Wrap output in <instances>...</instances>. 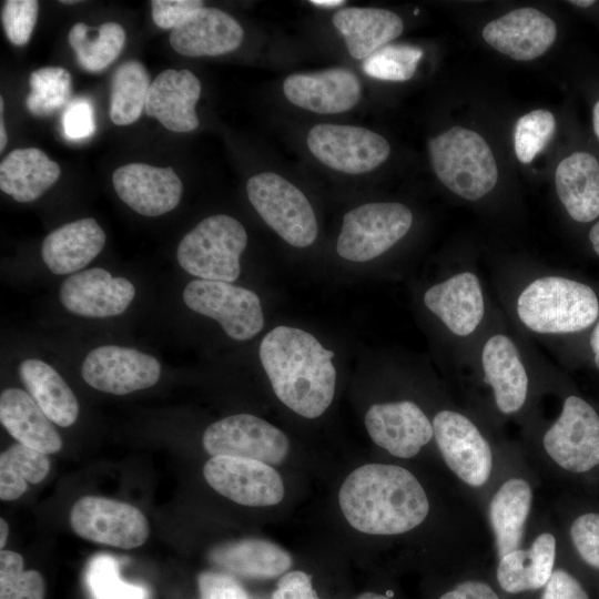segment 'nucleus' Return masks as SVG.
<instances>
[{
  "label": "nucleus",
  "instance_id": "obj_1",
  "mask_svg": "<svg viewBox=\"0 0 599 599\" xmlns=\"http://www.w3.org/2000/svg\"><path fill=\"white\" fill-rule=\"evenodd\" d=\"M348 524L369 535H398L419 526L429 501L418 479L407 469L367 464L353 470L338 493Z\"/></svg>",
  "mask_w": 599,
  "mask_h": 599
},
{
  "label": "nucleus",
  "instance_id": "obj_2",
  "mask_svg": "<svg viewBox=\"0 0 599 599\" xmlns=\"http://www.w3.org/2000/svg\"><path fill=\"white\" fill-rule=\"evenodd\" d=\"M334 352L312 334L280 325L260 345V359L277 398L305 418L321 416L331 405L336 383Z\"/></svg>",
  "mask_w": 599,
  "mask_h": 599
},
{
  "label": "nucleus",
  "instance_id": "obj_3",
  "mask_svg": "<svg viewBox=\"0 0 599 599\" xmlns=\"http://www.w3.org/2000/svg\"><path fill=\"white\" fill-rule=\"evenodd\" d=\"M525 326L542 334L582 331L597 319L599 302L593 290L580 282L546 276L530 283L517 300Z\"/></svg>",
  "mask_w": 599,
  "mask_h": 599
},
{
  "label": "nucleus",
  "instance_id": "obj_4",
  "mask_svg": "<svg viewBox=\"0 0 599 599\" xmlns=\"http://www.w3.org/2000/svg\"><path fill=\"white\" fill-rule=\"evenodd\" d=\"M429 156L439 181L453 193L476 201L498 180L493 151L477 132L454 126L429 140Z\"/></svg>",
  "mask_w": 599,
  "mask_h": 599
},
{
  "label": "nucleus",
  "instance_id": "obj_5",
  "mask_svg": "<svg viewBox=\"0 0 599 599\" xmlns=\"http://www.w3.org/2000/svg\"><path fill=\"white\" fill-rule=\"evenodd\" d=\"M247 234L234 217L212 215L181 240L176 257L181 267L201 280L231 283L240 276V256Z\"/></svg>",
  "mask_w": 599,
  "mask_h": 599
},
{
  "label": "nucleus",
  "instance_id": "obj_6",
  "mask_svg": "<svg viewBox=\"0 0 599 599\" xmlns=\"http://www.w3.org/2000/svg\"><path fill=\"white\" fill-rule=\"evenodd\" d=\"M246 193L263 221L286 243L307 247L316 240L313 207L294 184L276 173L264 172L248 180Z\"/></svg>",
  "mask_w": 599,
  "mask_h": 599
},
{
  "label": "nucleus",
  "instance_id": "obj_7",
  "mask_svg": "<svg viewBox=\"0 0 599 599\" xmlns=\"http://www.w3.org/2000/svg\"><path fill=\"white\" fill-rule=\"evenodd\" d=\"M412 223L410 210L400 203L361 205L344 215L336 251L352 262L373 260L405 236Z\"/></svg>",
  "mask_w": 599,
  "mask_h": 599
},
{
  "label": "nucleus",
  "instance_id": "obj_8",
  "mask_svg": "<svg viewBox=\"0 0 599 599\" xmlns=\"http://www.w3.org/2000/svg\"><path fill=\"white\" fill-rule=\"evenodd\" d=\"M183 301L190 309L217 321L236 341L252 338L264 325L258 296L227 282L193 280L183 291Z\"/></svg>",
  "mask_w": 599,
  "mask_h": 599
},
{
  "label": "nucleus",
  "instance_id": "obj_9",
  "mask_svg": "<svg viewBox=\"0 0 599 599\" xmlns=\"http://www.w3.org/2000/svg\"><path fill=\"white\" fill-rule=\"evenodd\" d=\"M69 521L81 538L122 549L142 546L150 532L148 519L139 508L98 496L77 500Z\"/></svg>",
  "mask_w": 599,
  "mask_h": 599
},
{
  "label": "nucleus",
  "instance_id": "obj_10",
  "mask_svg": "<svg viewBox=\"0 0 599 599\" xmlns=\"http://www.w3.org/2000/svg\"><path fill=\"white\" fill-rule=\"evenodd\" d=\"M213 456H232L268 465L284 461L290 451L286 435L271 423L250 414H237L211 424L202 437Z\"/></svg>",
  "mask_w": 599,
  "mask_h": 599
},
{
  "label": "nucleus",
  "instance_id": "obj_11",
  "mask_svg": "<svg viewBox=\"0 0 599 599\" xmlns=\"http://www.w3.org/2000/svg\"><path fill=\"white\" fill-rule=\"evenodd\" d=\"M306 141L311 153L319 162L348 174L369 172L390 153L385 138L359 126L317 124L309 130Z\"/></svg>",
  "mask_w": 599,
  "mask_h": 599
},
{
  "label": "nucleus",
  "instance_id": "obj_12",
  "mask_svg": "<svg viewBox=\"0 0 599 599\" xmlns=\"http://www.w3.org/2000/svg\"><path fill=\"white\" fill-rule=\"evenodd\" d=\"M544 447L568 471L592 469L599 465V415L582 398L567 397L559 418L544 436Z\"/></svg>",
  "mask_w": 599,
  "mask_h": 599
},
{
  "label": "nucleus",
  "instance_id": "obj_13",
  "mask_svg": "<svg viewBox=\"0 0 599 599\" xmlns=\"http://www.w3.org/2000/svg\"><path fill=\"white\" fill-rule=\"evenodd\" d=\"M203 476L215 491L240 505L267 507L284 497L281 475L258 460L213 456L204 464Z\"/></svg>",
  "mask_w": 599,
  "mask_h": 599
},
{
  "label": "nucleus",
  "instance_id": "obj_14",
  "mask_svg": "<svg viewBox=\"0 0 599 599\" xmlns=\"http://www.w3.org/2000/svg\"><path fill=\"white\" fill-rule=\"evenodd\" d=\"M434 436L449 469L471 487L483 486L493 468L489 444L463 414L441 410L433 420Z\"/></svg>",
  "mask_w": 599,
  "mask_h": 599
},
{
  "label": "nucleus",
  "instance_id": "obj_15",
  "mask_svg": "<svg viewBox=\"0 0 599 599\" xmlns=\"http://www.w3.org/2000/svg\"><path fill=\"white\" fill-rule=\"evenodd\" d=\"M81 373L94 389L126 395L156 384L161 365L155 357L138 349L103 345L87 355Z\"/></svg>",
  "mask_w": 599,
  "mask_h": 599
},
{
  "label": "nucleus",
  "instance_id": "obj_16",
  "mask_svg": "<svg viewBox=\"0 0 599 599\" xmlns=\"http://www.w3.org/2000/svg\"><path fill=\"white\" fill-rule=\"evenodd\" d=\"M372 440L398 458H412L429 443L433 424L410 400L374 404L365 415Z\"/></svg>",
  "mask_w": 599,
  "mask_h": 599
},
{
  "label": "nucleus",
  "instance_id": "obj_17",
  "mask_svg": "<svg viewBox=\"0 0 599 599\" xmlns=\"http://www.w3.org/2000/svg\"><path fill=\"white\" fill-rule=\"evenodd\" d=\"M135 295L134 285L124 277L93 267L70 275L60 286L63 307L80 316L104 318L122 314Z\"/></svg>",
  "mask_w": 599,
  "mask_h": 599
},
{
  "label": "nucleus",
  "instance_id": "obj_18",
  "mask_svg": "<svg viewBox=\"0 0 599 599\" xmlns=\"http://www.w3.org/2000/svg\"><path fill=\"white\" fill-rule=\"evenodd\" d=\"M118 196L144 216L165 214L180 203L183 185L172 167L130 163L112 174Z\"/></svg>",
  "mask_w": 599,
  "mask_h": 599
},
{
  "label": "nucleus",
  "instance_id": "obj_19",
  "mask_svg": "<svg viewBox=\"0 0 599 599\" xmlns=\"http://www.w3.org/2000/svg\"><path fill=\"white\" fill-rule=\"evenodd\" d=\"M556 37L555 21L529 7L512 10L483 29V38L490 47L517 61H530L542 55Z\"/></svg>",
  "mask_w": 599,
  "mask_h": 599
},
{
  "label": "nucleus",
  "instance_id": "obj_20",
  "mask_svg": "<svg viewBox=\"0 0 599 599\" xmlns=\"http://www.w3.org/2000/svg\"><path fill=\"white\" fill-rule=\"evenodd\" d=\"M283 92L294 105L307 111L333 114L354 108L362 97L357 75L345 68L295 73L283 82Z\"/></svg>",
  "mask_w": 599,
  "mask_h": 599
},
{
  "label": "nucleus",
  "instance_id": "obj_21",
  "mask_svg": "<svg viewBox=\"0 0 599 599\" xmlns=\"http://www.w3.org/2000/svg\"><path fill=\"white\" fill-rule=\"evenodd\" d=\"M200 95L201 82L191 71L167 69L151 82L144 111L170 131L191 132L199 126Z\"/></svg>",
  "mask_w": 599,
  "mask_h": 599
},
{
  "label": "nucleus",
  "instance_id": "obj_22",
  "mask_svg": "<svg viewBox=\"0 0 599 599\" xmlns=\"http://www.w3.org/2000/svg\"><path fill=\"white\" fill-rule=\"evenodd\" d=\"M243 37V28L229 13L203 7L171 31L170 44L181 55L213 57L236 50Z\"/></svg>",
  "mask_w": 599,
  "mask_h": 599
},
{
  "label": "nucleus",
  "instance_id": "obj_23",
  "mask_svg": "<svg viewBox=\"0 0 599 599\" xmlns=\"http://www.w3.org/2000/svg\"><path fill=\"white\" fill-rule=\"evenodd\" d=\"M426 307L458 336L471 334L485 313L484 296L477 276L470 272L456 274L428 288Z\"/></svg>",
  "mask_w": 599,
  "mask_h": 599
},
{
  "label": "nucleus",
  "instance_id": "obj_24",
  "mask_svg": "<svg viewBox=\"0 0 599 599\" xmlns=\"http://www.w3.org/2000/svg\"><path fill=\"white\" fill-rule=\"evenodd\" d=\"M105 240L104 231L94 219H80L49 233L42 242L41 256L53 274H71L95 258Z\"/></svg>",
  "mask_w": 599,
  "mask_h": 599
},
{
  "label": "nucleus",
  "instance_id": "obj_25",
  "mask_svg": "<svg viewBox=\"0 0 599 599\" xmlns=\"http://www.w3.org/2000/svg\"><path fill=\"white\" fill-rule=\"evenodd\" d=\"M481 363L498 409L504 414L519 410L527 397L528 376L514 342L502 334L491 336L484 345Z\"/></svg>",
  "mask_w": 599,
  "mask_h": 599
},
{
  "label": "nucleus",
  "instance_id": "obj_26",
  "mask_svg": "<svg viewBox=\"0 0 599 599\" xmlns=\"http://www.w3.org/2000/svg\"><path fill=\"white\" fill-rule=\"evenodd\" d=\"M0 420L18 443L35 450L54 454L63 446L53 422L28 392L8 388L1 393Z\"/></svg>",
  "mask_w": 599,
  "mask_h": 599
},
{
  "label": "nucleus",
  "instance_id": "obj_27",
  "mask_svg": "<svg viewBox=\"0 0 599 599\" xmlns=\"http://www.w3.org/2000/svg\"><path fill=\"white\" fill-rule=\"evenodd\" d=\"M333 24L344 37L349 54L357 60L367 59L404 30L398 14L377 8L338 10L333 16Z\"/></svg>",
  "mask_w": 599,
  "mask_h": 599
},
{
  "label": "nucleus",
  "instance_id": "obj_28",
  "mask_svg": "<svg viewBox=\"0 0 599 599\" xmlns=\"http://www.w3.org/2000/svg\"><path fill=\"white\" fill-rule=\"evenodd\" d=\"M557 194L568 214L587 223L599 215V162L588 152L565 158L555 174Z\"/></svg>",
  "mask_w": 599,
  "mask_h": 599
},
{
  "label": "nucleus",
  "instance_id": "obj_29",
  "mask_svg": "<svg viewBox=\"0 0 599 599\" xmlns=\"http://www.w3.org/2000/svg\"><path fill=\"white\" fill-rule=\"evenodd\" d=\"M210 559L225 571L252 579L275 578L286 573L293 564L284 548L255 538L221 545L211 551Z\"/></svg>",
  "mask_w": 599,
  "mask_h": 599
},
{
  "label": "nucleus",
  "instance_id": "obj_30",
  "mask_svg": "<svg viewBox=\"0 0 599 599\" xmlns=\"http://www.w3.org/2000/svg\"><path fill=\"white\" fill-rule=\"evenodd\" d=\"M60 174L59 164L40 149H14L1 161L0 189L18 202H31L50 189Z\"/></svg>",
  "mask_w": 599,
  "mask_h": 599
},
{
  "label": "nucleus",
  "instance_id": "obj_31",
  "mask_svg": "<svg viewBox=\"0 0 599 599\" xmlns=\"http://www.w3.org/2000/svg\"><path fill=\"white\" fill-rule=\"evenodd\" d=\"M556 539L540 534L527 550L516 549L500 558L497 580L508 593H519L545 587L554 572Z\"/></svg>",
  "mask_w": 599,
  "mask_h": 599
},
{
  "label": "nucleus",
  "instance_id": "obj_32",
  "mask_svg": "<svg viewBox=\"0 0 599 599\" xmlns=\"http://www.w3.org/2000/svg\"><path fill=\"white\" fill-rule=\"evenodd\" d=\"M27 392L57 425L69 427L79 415V404L61 375L43 361L30 358L19 366Z\"/></svg>",
  "mask_w": 599,
  "mask_h": 599
},
{
  "label": "nucleus",
  "instance_id": "obj_33",
  "mask_svg": "<svg viewBox=\"0 0 599 599\" xmlns=\"http://www.w3.org/2000/svg\"><path fill=\"white\" fill-rule=\"evenodd\" d=\"M532 493L520 478L505 481L489 504V520L499 558L518 549L530 512Z\"/></svg>",
  "mask_w": 599,
  "mask_h": 599
},
{
  "label": "nucleus",
  "instance_id": "obj_34",
  "mask_svg": "<svg viewBox=\"0 0 599 599\" xmlns=\"http://www.w3.org/2000/svg\"><path fill=\"white\" fill-rule=\"evenodd\" d=\"M68 41L83 70L100 72L122 52L125 31L116 22H105L95 29L78 22L70 29Z\"/></svg>",
  "mask_w": 599,
  "mask_h": 599
},
{
  "label": "nucleus",
  "instance_id": "obj_35",
  "mask_svg": "<svg viewBox=\"0 0 599 599\" xmlns=\"http://www.w3.org/2000/svg\"><path fill=\"white\" fill-rule=\"evenodd\" d=\"M150 85V74L144 64L138 60L121 63L111 81V121L116 125L134 123L145 109Z\"/></svg>",
  "mask_w": 599,
  "mask_h": 599
},
{
  "label": "nucleus",
  "instance_id": "obj_36",
  "mask_svg": "<svg viewBox=\"0 0 599 599\" xmlns=\"http://www.w3.org/2000/svg\"><path fill=\"white\" fill-rule=\"evenodd\" d=\"M50 470L48 454L17 443L0 455V498L11 501L21 497L28 483L39 484Z\"/></svg>",
  "mask_w": 599,
  "mask_h": 599
},
{
  "label": "nucleus",
  "instance_id": "obj_37",
  "mask_svg": "<svg viewBox=\"0 0 599 599\" xmlns=\"http://www.w3.org/2000/svg\"><path fill=\"white\" fill-rule=\"evenodd\" d=\"M30 93L26 104L31 114L48 116L61 109L71 94L72 78L61 67L34 70L29 78Z\"/></svg>",
  "mask_w": 599,
  "mask_h": 599
},
{
  "label": "nucleus",
  "instance_id": "obj_38",
  "mask_svg": "<svg viewBox=\"0 0 599 599\" xmlns=\"http://www.w3.org/2000/svg\"><path fill=\"white\" fill-rule=\"evenodd\" d=\"M423 50L409 44H387L363 63V71L372 78L385 81H407L416 72Z\"/></svg>",
  "mask_w": 599,
  "mask_h": 599
},
{
  "label": "nucleus",
  "instance_id": "obj_39",
  "mask_svg": "<svg viewBox=\"0 0 599 599\" xmlns=\"http://www.w3.org/2000/svg\"><path fill=\"white\" fill-rule=\"evenodd\" d=\"M20 554L0 552V599H43L45 582L37 570H24Z\"/></svg>",
  "mask_w": 599,
  "mask_h": 599
},
{
  "label": "nucleus",
  "instance_id": "obj_40",
  "mask_svg": "<svg viewBox=\"0 0 599 599\" xmlns=\"http://www.w3.org/2000/svg\"><path fill=\"white\" fill-rule=\"evenodd\" d=\"M88 587L94 599H146L143 587L120 578L116 561L110 556H97L85 572Z\"/></svg>",
  "mask_w": 599,
  "mask_h": 599
},
{
  "label": "nucleus",
  "instance_id": "obj_41",
  "mask_svg": "<svg viewBox=\"0 0 599 599\" xmlns=\"http://www.w3.org/2000/svg\"><path fill=\"white\" fill-rule=\"evenodd\" d=\"M556 130V119L550 111L534 110L516 122L514 149L517 159L530 163L551 140Z\"/></svg>",
  "mask_w": 599,
  "mask_h": 599
},
{
  "label": "nucleus",
  "instance_id": "obj_42",
  "mask_svg": "<svg viewBox=\"0 0 599 599\" xmlns=\"http://www.w3.org/2000/svg\"><path fill=\"white\" fill-rule=\"evenodd\" d=\"M39 12L35 0H7L2 4L1 21L9 41L14 45L26 44L33 32Z\"/></svg>",
  "mask_w": 599,
  "mask_h": 599
},
{
  "label": "nucleus",
  "instance_id": "obj_43",
  "mask_svg": "<svg viewBox=\"0 0 599 599\" xmlns=\"http://www.w3.org/2000/svg\"><path fill=\"white\" fill-rule=\"evenodd\" d=\"M570 536L581 559L599 569V514L579 516L571 525Z\"/></svg>",
  "mask_w": 599,
  "mask_h": 599
},
{
  "label": "nucleus",
  "instance_id": "obj_44",
  "mask_svg": "<svg viewBox=\"0 0 599 599\" xmlns=\"http://www.w3.org/2000/svg\"><path fill=\"white\" fill-rule=\"evenodd\" d=\"M64 135L72 141L90 138L95 131L94 111L91 102L84 98L71 100L62 115Z\"/></svg>",
  "mask_w": 599,
  "mask_h": 599
},
{
  "label": "nucleus",
  "instance_id": "obj_45",
  "mask_svg": "<svg viewBox=\"0 0 599 599\" xmlns=\"http://www.w3.org/2000/svg\"><path fill=\"white\" fill-rule=\"evenodd\" d=\"M152 19L155 26L165 30H174L186 21L194 12L204 7L200 0H153L151 1Z\"/></svg>",
  "mask_w": 599,
  "mask_h": 599
},
{
  "label": "nucleus",
  "instance_id": "obj_46",
  "mask_svg": "<svg viewBox=\"0 0 599 599\" xmlns=\"http://www.w3.org/2000/svg\"><path fill=\"white\" fill-rule=\"evenodd\" d=\"M200 599H247L242 585L224 572L203 571L197 577Z\"/></svg>",
  "mask_w": 599,
  "mask_h": 599
},
{
  "label": "nucleus",
  "instance_id": "obj_47",
  "mask_svg": "<svg viewBox=\"0 0 599 599\" xmlns=\"http://www.w3.org/2000/svg\"><path fill=\"white\" fill-rule=\"evenodd\" d=\"M272 599H319L312 585V576L294 570L284 573L272 593Z\"/></svg>",
  "mask_w": 599,
  "mask_h": 599
},
{
  "label": "nucleus",
  "instance_id": "obj_48",
  "mask_svg": "<svg viewBox=\"0 0 599 599\" xmlns=\"http://www.w3.org/2000/svg\"><path fill=\"white\" fill-rule=\"evenodd\" d=\"M541 599H589L580 582L564 569L554 570Z\"/></svg>",
  "mask_w": 599,
  "mask_h": 599
},
{
  "label": "nucleus",
  "instance_id": "obj_49",
  "mask_svg": "<svg viewBox=\"0 0 599 599\" xmlns=\"http://www.w3.org/2000/svg\"><path fill=\"white\" fill-rule=\"evenodd\" d=\"M439 599H499V597L488 583L467 580L445 592Z\"/></svg>",
  "mask_w": 599,
  "mask_h": 599
},
{
  "label": "nucleus",
  "instance_id": "obj_50",
  "mask_svg": "<svg viewBox=\"0 0 599 599\" xmlns=\"http://www.w3.org/2000/svg\"><path fill=\"white\" fill-rule=\"evenodd\" d=\"M590 347L593 352L595 364L599 369V322L595 326L590 336Z\"/></svg>",
  "mask_w": 599,
  "mask_h": 599
},
{
  "label": "nucleus",
  "instance_id": "obj_51",
  "mask_svg": "<svg viewBox=\"0 0 599 599\" xmlns=\"http://www.w3.org/2000/svg\"><path fill=\"white\" fill-rule=\"evenodd\" d=\"M589 240L595 252L599 255V221L591 227L589 232Z\"/></svg>",
  "mask_w": 599,
  "mask_h": 599
},
{
  "label": "nucleus",
  "instance_id": "obj_52",
  "mask_svg": "<svg viewBox=\"0 0 599 599\" xmlns=\"http://www.w3.org/2000/svg\"><path fill=\"white\" fill-rule=\"evenodd\" d=\"M309 3L316 7L334 8L346 3L344 0H311Z\"/></svg>",
  "mask_w": 599,
  "mask_h": 599
},
{
  "label": "nucleus",
  "instance_id": "obj_53",
  "mask_svg": "<svg viewBox=\"0 0 599 599\" xmlns=\"http://www.w3.org/2000/svg\"><path fill=\"white\" fill-rule=\"evenodd\" d=\"M9 535V526L8 522L1 518L0 519V548L1 550L4 548L7 539Z\"/></svg>",
  "mask_w": 599,
  "mask_h": 599
},
{
  "label": "nucleus",
  "instance_id": "obj_54",
  "mask_svg": "<svg viewBox=\"0 0 599 599\" xmlns=\"http://www.w3.org/2000/svg\"><path fill=\"white\" fill-rule=\"evenodd\" d=\"M592 124H593V131L599 140V100L595 104L592 110Z\"/></svg>",
  "mask_w": 599,
  "mask_h": 599
},
{
  "label": "nucleus",
  "instance_id": "obj_55",
  "mask_svg": "<svg viewBox=\"0 0 599 599\" xmlns=\"http://www.w3.org/2000/svg\"><path fill=\"white\" fill-rule=\"evenodd\" d=\"M2 113L3 112H0V151H2L7 145V132L3 124Z\"/></svg>",
  "mask_w": 599,
  "mask_h": 599
},
{
  "label": "nucleus",
  "instance_id": "obj_56",
  "mask_svg": "<svg viewBox=\"0 0 599 599\" xmlns=\"http://www.w3.org/2000/svg\"><path fill=\"white\" fill-rule=\"evenodd\" d=\"M356 599H390L387 596L375 593V592H363L356 597Z\"/></svg>",
  "mask_w": 599,
  "mask_h": 599
},
{
  "label": "nucleus",
  "instance_id": "obj_57",
  "mask_svg": "<svg viewBox=\"0 0 599 599\" xmlns=\"http://www.w3.org/2000/svg\"><path fill=\"white\" fill-rule=\"evenodd\" d=\"M569 2L575 4V6L582 7V8L590 7V6L595 4L593 0H573V1H569Z\"/></svg>",
  "mask_w": 599,
  "mask_h": 599
},
{
  "label": "nucleus",
  "instance_id": "obj_58",
  "mask_svg": "<svg viewBox=\"0 0 599 599\" xmlns=\"http://www.w3.org/2000/svg\"><path fill=\"white\" fill-rule=\"evenodd\" d=\"M61 3H64V4H70V3H78V1H60Z\"/></svg>",
  "mask_w": 599,
  "mask_h": 599
}]
</instances>
